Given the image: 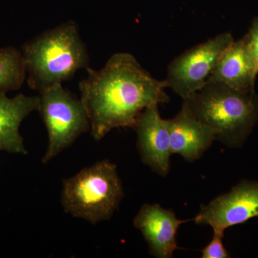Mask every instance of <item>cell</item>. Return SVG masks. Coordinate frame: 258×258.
<instances>
[{"mask_svg":"<svg viewBox=\"0 0 258 258\" xmlns=\"http://www.w3.org/2000/svg\"><path fill=\"white\" fill-rule=\"evenodd\" d=\"M257 75L245 36L232 42L220 56L207 83H219L241 91L254 89Z\"/></svg>","mask_w":258,"mask_h":258,"instance_id":"8fae6325","label":"cell"},{"mask_svg":"<svg viewBox=\"0 0 258 258\" xmlns=\"http://www.w3.org/2000/svg\"><path fill=\"white\" fill-rule=\"evenodd\" d=\"M224 234L214 232L213 237L210 243L202 250L203 258H228L230 254L224 246Z\"/></svg>","mask_w":258,"mask_h":258,"instance_id":"5bb4252c","label":"cell"},{"mask_svg":"<svg viewBox=\"0 0 258 258\" xmlns=\"http://www.w3.org/2000/svg\"><path fill=\"white\" fill-rule=\"evenodd\" d=\"M26 76L21 51L13 47L0 49V92L18 90Z\"/></svg>","mask_w":258,"mask_h":258,"instance_id":"4fadbf2b","label":"cell"},{"mask_svg":"<svg viewBox=\"0 0 258 258\" xmlns=\"http://www.w3.org/2000/svg\"><path fill=\"white\" fill-rule=\"evenodd\" d=\"M182 106L211 129L227 147H242L258 119L255 90L241 91L219 83H207Z\"/></svg>","mask_w":258,"mask_h":258,"instance_id":"3957f363","label":"cell"},{"mask_svg":"<svg viewBox=\"0 0 258 258\" xmlns=\"http://www.w3.org/2000/svg\"><path fill=\"white\" fill-rule=\"evenodd\" d=\"M184 222L173 210L158 204H145L136 215L134 226L147 242L149 253L157 258H170L178 249L176 234Z\"/></svg>","mask_w":258,"mask_h":258,"instance_id":"9c48e42d","label":"cell"},{"mask_svg":"<svg viewBox=\"0 0 258 258\" xmlns=\"http://www.w3.org/2000/svg\"><path fill=\"white\" fill-rule=\"evenodd\" d=\"M244 36L253 62L254 71L258 75V17L252 20L249 31Z\"/></svg>","mask_w":258,"mask_h":258,"instance_id":"9a60e30c","label":"cell"},{"mask_svg":"<svg viewBox=\"0 0 258 258\" xmlns=\"http://www.w3.org/2000/svg\"><path fill=\"white\" fill-rule=\"evenodd\" d=\"M28 86L39 93L88 68L89 55L74 21L42 32L22 47Z\"/></svg>","mask_w":258,"mask_h":258,"instance_id":"7a4b0ae2","label":"cell"},{"mask_svg":"<svg viewBox=\"0 0 258 258\" xmlns=\"http://www.w3.org/2000/svg\"><path fill=\"white\" fill-rule=\"evenodd\" d=\"M37 111L46 127L48 144L42 162L46 164L90 131L87 113L81 99L56 84L40 93Z\"/></svg>","mask_w":258,"mask_h":258,"instance_id":"5b68a950","label":"cell"},{"mask_svg":"<svg viewBox=\"0 0 258 258\" xmlns=\"http://www.w3.org/2000/svg\"><path fill=\"white\" fill-rule=\"evenodd\" d=\"M86 70L87 78L79 83L80 99L96 142L113 129L133 128L146 108L170 100L166 80L154 79L128 52L113 54L98 71Z\"/></svg>","mask_w":258,"mask_h":258,"instance_id":"6da1fadb","label":"cell"},{"mask_svg":"<svg viewBox=\"0 0 258 258\" xmlns=\"http://www.w3.org/2000/svg\"><path fill=\"white\" fill-rule=\"evenodd\" d=\"M0 92V151L26 155L28 151L20 132L22 122L33 111H37L39 96L24 94L10 98Z\"/></svg>","mask_w":258,"mask_h":258,"instance_id":"7c38bea8","label":"cell"},{"mask_svg":"<svg viewBox=\"0 0 258 258\" xmlns=\"http://www.w3.org/2000/svg\"><path fill=\"white\" fill-rule=\"evenodd\" d=\"M167 120L171 154H179L189 162L198 160L216 141L211 129L197 119L184 107Z\"/></svg>","mask_w":258,"mask_h":258,"instance_id":"30bf717a","label":"cell"},{"mask_svg":"<svg viewBox=\"0 0 258 258\" xmlns=\"http://www.w3.org/2000/svg\"><path fill=\"white\" fill-rule=\"evenodd\" d=\"M233 41L232 34L223 32L176 57L168 66V88L183 100L198 92L205 86L220 56Z\"/></svg>","mask_w":258,"mask_h":258,"instance_id":"8992f818","label":"cell"},{"mask_svg":"<svg viewBox=\"0 0 258 258\" xmlns=\"http://www.w3.org/2000/svg\"><path fill=\"white\" fill-rule=\"evenodd\" d=\"M137 149L144 164L159 175H167L171 155L167 120L159 114L157 105L148 107L139 115L133 128Z\"/></svg>","mask_w":258,"mask_h":258,"instance_id":"ba28073f","label":"cell"},{"mask_svg":"<svg viewBox=\"0 0 258 258\" xmlns=\"http://www.w3.org/2000/svg\"><path fill=\"white\" fill-rule=\"evenodd\" d=\"M123 196L117 166L106 159L64 179L61 204L66 213L96 225L111 218Z\"/></svg>","mask_w":258,"mask_h":258,"instance_id":"277c9868","label":"cell"},{"mask_svg":"<svg viewBox=\"0 0 258 258\" xmlns=\"http://www.w3.org/2000/svg\"><path fill=\"white\" fill-rule=\"evenodd\" d=\"M258 217V182L243 181L229 192L220 195L193 219L197 225H207L213 232L225 233L226 229Z\"/></svg>","mask_w":258,"mask_h":258,"instance_id":"52a82bcc","label":"cell"}]
</instances>
